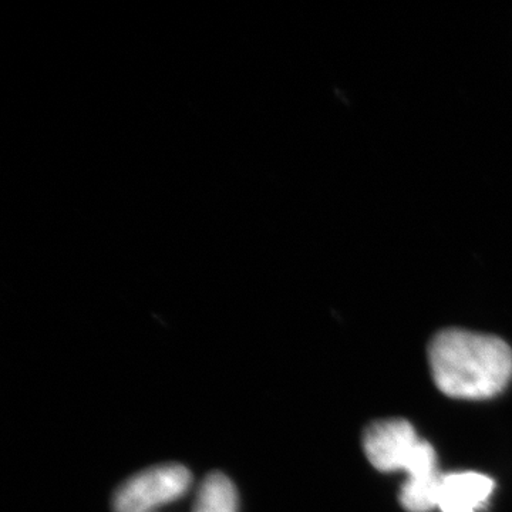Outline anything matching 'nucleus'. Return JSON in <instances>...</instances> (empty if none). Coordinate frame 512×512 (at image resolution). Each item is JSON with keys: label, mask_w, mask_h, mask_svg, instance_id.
Segmentation results:
<instances>
[{"label": "nucleus", "mask_w": 512, "mask_h": 512, "mask_svg": "<svg viewBox=\"0 0 512 512\" xmlns=\"http://www.w3.org/2000/svg\"><path fill=\"white\" fill-rule=\"evenodd\" d=\"M191 485V473L180 464L148 468L126 481L114 495V512H151L178 500Z\"/></svg>", "instance_id": "obj_3"}, {"label": "nucleus", "mask_w": 512, "mask_h": 512, "mask_svg": "<svg viewBox=\"0 0 512 512\" xmlns=\"http://www.w3.org/2000/svg\"><path fill=\"white\" fill-rule=\"evenodd\" d=\"M237 510V490L227 476L212 473L202 481L195 512H237Z\"/></svg>", "instance_id": "obj_5"}, {"label": "nucleus", "mask_w": 512, "mask_h": 512, "mask_svg": "<svg viewBox=\"0 0 512 512\" xmlns=\"http://www.w3.org/2000/svg\"><path fill=\"white\" fill-rule=\"evenodd\" d=\"M429 359L437 387L454 399H490L512 377V349L495 336L444 330L431 342Z\"/></svg>", "instance_id": "obj_1"}, {"label": "nucleus", "mask_w": 512, "mask_h": 512, "mask_svg": "<svg viewBox=\"0 0 512 512\" xmlns=\"http://www.w3.org/2000/svg\"><path fill=\"white\" fill-rule=\"evenodd\" d=\"M494 487L493 478L484 474H447L441 480L437 507L441 512H478L488 504Z\"/></svg>", "instance_id": "obj_4"}, {"label": "nucleus", "mask_w": 512, "mask_h": 512, "mask_svg": "<svg viewBox=\"0 0 512 512\" xmlns=\"http://www.w3.org/2000/svg\"><path fill=\"white\" fill-rule=\"evenodd\" d=\"M363 448L372 466L382 473L400 470L409 474L400 491L404 510L430 512L437 507L443 476L437 468L436 451L409 421H376L367 427Z\"/></svg>", "instance_id": "obj_2"}]
</instances>
